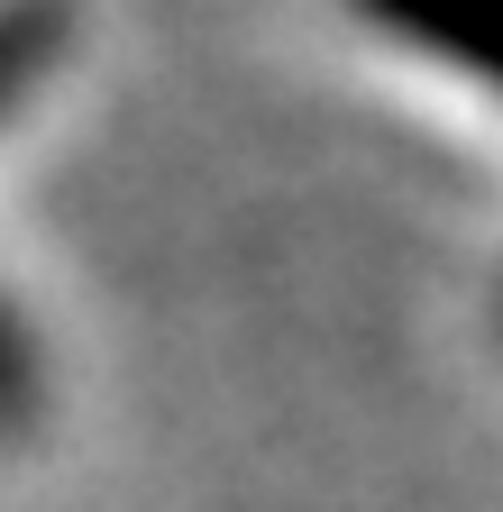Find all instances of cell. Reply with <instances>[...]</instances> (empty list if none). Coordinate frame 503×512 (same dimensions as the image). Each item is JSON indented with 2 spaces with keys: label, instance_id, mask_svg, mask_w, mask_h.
I'll return each instance as SVG.
<instances>
[{
  "label": "cell",
  "instance_id": "obj_2",
  "mask_svg": "<svg viewBox=\"0 0 503 512\" xmlns=\"http://www.w3.org/2000/svg\"><path fill=\"white\" fill-rule=\"evenodd\" d=\"M65 0H0V128H10L65 55Z\"/></svg>",
  "mask_w": 503,
  "mask_h": 512
},
{
  "label": "cell",
  "instance_id": "obj_1",
  "mask_svg": "<svg viewBox=\"0 0 503 512\" xmlns=\"http://www.w3.org/2000/svg\"><path fill=\"white\" fill-rule=\"evenodd\" d=\"M330 19L394 74L503 128V0H330Z\"/></svg>",
  "mask_w": 503,
  "mask_h": 512
}]
</instances>
